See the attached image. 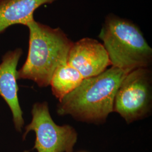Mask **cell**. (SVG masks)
<instances>
[{"label":"cell","mask_w":152,"mask_h":152,"mask_svg":"<svg viewBox=\"0 0 152 152\" xmlns=\"http://www.w3.org/2000/svg\"><path fill=\"white\" fill-rule=\"evenodd\" d=\"M152 108V72L149 68L131 71L117 89L113 112L120 114L129 124L149 115Z\"/></svg>","instance_id":"obj_4"},{"label":"cell","mask_w":152,"mask_h":152,"mask_svg":"<svg viewBox=\"0 0 152 152\" xmlns=\"http://www.w3.org/2000/svg\"><path fill=\"white\" fill-rule=\"evenodd\" d=\"M32 118L25 127L23 139L33 131L36 140L33 149L37 152H73L78 134L71 125L59 126L53 120L49 112L48 103H36L32 109Z\"/></svg>","instance_id":"obj_5"},{"label":"cell","mask_w":152,"mask_h":152,"mask_svg":"<svg viewBox=\"0 0 152 152\" xmlns=\"http://www.w3.org/2000/svg\"><path fill=\"white\" fill-rule=\"evenodd\" d=\"M67 63L87 78L98 76L111 65L103 45L91 38H83L73 42Z\"/></svg>","instance_id":"obj_6"},{"label":"cell","mask_w":152,"mask_h":152,"mask_svg":"<svg viewBox=\"0 0 152 152\" xmlns=\"http://www.w3.org/2000/svg\"><path fill=\"white\" fill-rule=\"evenodd\" d=\"M25 26L29 33L28 53L17 71V80H29L39 87H48L55 71L67 62L73 42L59 28H53L34 18Z\"/></svg>","instance_id":"obj_2"},{"label":"cell","mask_w":152,"mask_h":152,"mask_svg":"<svg viewBox=\"0 0 152 152\" xmlns=\"http://www.w3.org/2000/svg\"><path fill=\"white\" fill-rule=\"evenodd\" d=\"M83 79L78 71L66 62L55 71L50 85L53 94L60 101L75 90Z\"/></svg>","instance_id":"obj_9"},{"label":"cell","mask_w":152,"mask_h":152,"mask_svg":"<svg viewBox=\"0 0 152 152\" xmlns=\"http://www.w3.org/2000/svg\"><path fill=\"white\" fill-rule=\"evenodd\" d=\"M56 0H0V34L15 24L25 26L38 7Z\"/></svg>","instance_id":"obj_8"},{"label":"cell","mask_w":152,"mask_h":152,"mask_svg":"<svg viewBox=\"0 0 152 152\" xmlns=\"http://www.w3.org/2000/svg\"><path fill=\"white\" fill-rule=\"evenodd\" d=\"M23 54L20 48L9 51L3 55L0 64V96L11 109L14 127L21 132L24 124L18 92L17 65Z\"/></svg>","instance_id":"obj_7"},{"label":"cell","mask_w":152,"mask_h":152,"mask_svg":"<svg viewBox=\"0 0 152 152\" xmlns=\"http://www.w3.org/2000/svg\"><path fill=\"white\" fill-rule=\"evenodd\" d=\"M129 72L112 66L98 76L83 79L75 90L59 101L58 114L69 115L86 123L105 122L113 112L117 89Z\"/></svg>","instance_id":"obj_1"},{"label":"cell","mask_w":152,"mask_h":152,"mask_svg":"<svg viewBox=\"0 0 152 152\" xmlns=\"http://www.w3.org/2000/svg\"><path fill=\"white\" fill-rule=\"evenodd\" d=\"M99 37L103 42L112 66L131 72L151 65L152 48L132 22L109 14Z\"/></svg>","instance_id":"obj_3"}]
</instances>
